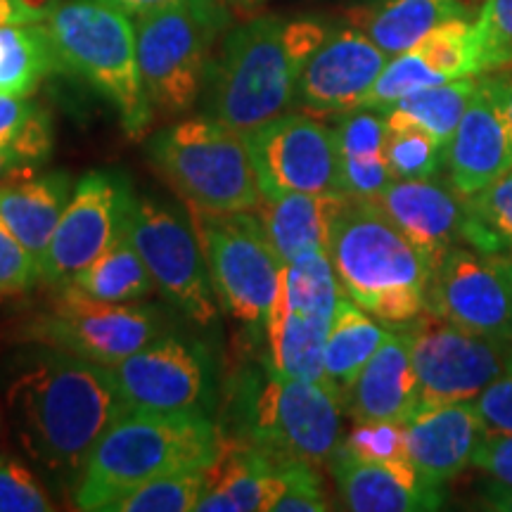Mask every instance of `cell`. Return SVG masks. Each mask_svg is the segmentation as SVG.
I'll return each mask as SVG.
<instances>
[{
    "instance_id": "4fadbf2b",
    "label": "cell",
    "mask_w": 512,
    "mask_h": 512,
    "mask_svg": "<svg viewBox=\"0 0 512 512\" xmlns=\"http://www.w3.org/2000/svg\"><path fill=\"white\" fill-rule=\"evenodd\" d=\"M413 323L408 332L418 408L475 401L512 358V342L467 332L427 309Z\"/></svg>"
},
{
    "instance_id": "f35d334b",
    "label": "cell",
    "mask_w": 512,
    "mask_h": 512,
    "mask_svg": "<svg viewBox=\"0 0 512 512\" xmlns=\"http://www.w3.org/2000/svg\"><path fill=\"white\" fill-rule=\"evenodd\" d=\"M53 503L22 460L0 453V512H48Z\"/></svg>"
},
{
    "instance_id": "f546056e",
    "label": "cell",
    "mask_w": 512,
    "mask_h": 512,
    "mask_svg": "<svg viewBox=\"0 0 512 512\" xmlns=\"http://www.w3.org/2000/svg\"><path fill=\"white\" fill-rule=\"evenodd\" d=\"M57 67L46 24L0 27V93L27 98Z\"/></svg>"
},
{
    "instance_id": "cb8c5ba5",
    "label": "cell",
    "mask_w": 512,
    "mask_h": 512,
    "mask_svg": "<svg viewBox=\"0 0 512 512\" xmlns=\"http://www.w3.org/2000/svg\"><path fill=\"white\" fill-rule=\"evenodd\" d=\"M278 498V463L238 437H221L219 453L207 467L197 510L273 512Z\"/></svg>"
},
{
    "instance_id": "6da1fadb",
    "label": "cell",
    "mask_w": 512,
    "mask_h": 512,
    "mask_svg": "<svg viewBox=\"0 0 512 512\" xmlns=\"http://www.w3.org/2000/svg\"><path fill=\"white\" fill-rule=\"evenodd\" d=\"M8 408L24 451L60 477H81L102 434L128 413L110 368L60 347L19 358Z\"/></svg>"
},
{
    "instance_id": "484cf974",
    "label": "cell",
    "mask_w": 512,
    "mask_h": 512,
    "mask_svg": "<svg viewBox=\"0 0 512 512\" xmlns=\"http://www.w3.org/2000/svg\"><path fill=\"white\" fill-rule=\"evenodd\" d=\"M72 192V178L62 171L0 185V221L34 254L38 268Z\"/></svg>"
},
{
    "instance_id": "7c38bea8",
    "label": "cell",
    "mask_w": 512,
    "mask_h": 512,
    "mask_svg": "<svg viewBox=\"0 0 512 512\" xmlns=\"http://www.w3.org/2000/svg\"><path fill=\"white\" fill-rule=\"evenodd\" d=\"M110 373L126 411L214 413V358L195 339L162 335L114 363Z\"/></svg>"
},
{
    "instance_id": "7dc6e473",
    "label": "cell",
    "mask_w": 512,
    "mask_h": 512,
    "mask_svg": "<svg viewBox=\"0 0 512 512\" xmlns=\"http://www.w3.org/2000/svg\"><path fill=\"white\" fill-rule=\"evenodd\" d=\"M496 79H498V83H501L505 107H508V114H510V121H512V64H510V67H505V69H498Z\"/></svg>"
},
{
    "instance_id": "e0dca14e",
    "label": "cell",
    "mask_w": 512,
    "mask_h": 512,
    "mask_svg": "<svg viewBox=\"0 0 512 512\" xmlns=\"http://www.w3.org/2000/svg\"><path fill=\"white\" fill-rule=\"evenodd\" d=\"M427 311L475 335L512 342V294L494 254L448 249L432 266Z\"/></svg>"
},
{
    "instance_id": "bcb514c9",
    "label": "cell",
    "mask_w": 512,
    "mask_h": 512,
    "mask_svg": "<svg viewBox=\"0 0 512 512\" xmlns=\"http://www.w3.org/2000/svg\"><path fill=\"white\" fill-rule=\"evenodd\" d=\"M107 3L117 5V8H121L124 12H131V15H143V12L162 8V5L174 3V0H107Z\"/></svg>"
},
{
    "instance_id": "1f68e13d",
    "label": "cell",
    "mask_w": 512,
    "mask_h": 512,
    "mask_svg": "<svg viewBox=\"0 0 512 512\" xmlns=\"http://www.w3.org/2000/svg\"><path fill=\"white\" fill-rule=\"evenodd\" d=\"M477 83L479 76H465V79L420 88V91L396 102L389 110H396L408 121L425 128L446 150L460 119H463L467 105H470L472 95L477 91Z\"/></svg>"
},
{
    "instance_id": "83f0119b",
    "label": "cell",
    "mask_w": 512,
    "mask_h": 512,
    "mask_svg": "<svg viewBox=\"0 0 512 512\" xmlns=\"http://www.w3.org/2000/svg\"><path fill=\"white\" fill-rule=\"evenodd\" d=\"M467 15L465 0H384L373 10L356 12L354 27L366 31L389 57H396L418 46L446 19Z\"/></svg>"
},
{
    "instance_id": "ba28073f",
    "label": "cell",
    "mask_w": 512,
    "mask_h": 512,
    "mask_svg": "<svg viewBox=\"0 0 512 512\" xmlns=\"http://www.w3.org/2000/svg\"><path fill=\"white\" fill-rule=\"evenodd\" d=\"M226 22L219 0H174L138 15V64L152 107L176 117L200 100Z\"/></svg>"
},
{
    "instance_id": "74e56055",
    "label": "cell",
    "mask_w": 512,
    "mask_h": 512,
    "mask_svg": "<svg viewBox=\"0 0 512 512\" xmlns=\"http://www.w3.org/2000/svg\"><path fill=\"white\" fill-rule=\"evenodd\" d=\"M330 510L316 467L306 463L278 465V498L273 512H325Z\"/></svg>"
},
{
    "instance_id": "681fc988",
    "label": "cell",
    "mask_w": 512,
    "mask_h": 512,
    "mask_svg": "<svg viewBox=\"0 0 512 512\" xmlns=\"http://www.w3.org/2000/svg\"><path fill=\"white\" fill-rule=\"evenodd\" d=\"M230 3H235L242 10H254L256 5H261V3H264V0H230Z\"/></svg>"
},
{
    "instance_id": "d6a6232c",
    "label": "cell",
    "mask_w": 512,
    "mask_h": 512,
    "mask_svg": "<svg viewBox=\"0 0 512 512\" xmlns=\"http://www.w3.org/2000/svg\"><path fill=\"white\" fill-rule=\"evenodd\" d=\"M460 235L486 254L512 247V166L489 188L467 197Z\"/></svg>"
},
{
    "instance_id": "8992f818",
    "label": "cell",
    "mask_w": 512,
    "mask_h": 512,
    "mask_svg": "<svg viewBox=\"0 0 512 512\" xmlns=\"http://www.w3.org/2000/svg\"><path fill=\"white\" fill-rule=\"evenodd\" d=\"M342 401L320 382L297 380L268 368L238 387V432L273 463L325 465L342 446Z\"/></svg>"
},
{
    "instance_id": "c3c4849f",
    "label": "cell",
    "mask_w": 512,
    "mask_h": 512,
    "mask_svg": "<svg viewBox=\"0 0 512 512\" xmlns=\"http://www.w3.org/2000/svg\"><path fill=\"white\" fill-rule=\"evenodd\" d=\"M494 256H496L498 266H501L505 280H508V287H510V294H512V247L505 249V252H498Z\"/></svg>"
},
{
    "instance_id": "836d02e7",
    "label": "cell",
    "mask_w": 512,
    "mask_h": 512,
    "mask_svg": "<svg viewBox=\"0 0 512 512\" xmlns=\"http://www.w3.org/2000/svg\"><path fill=\"white\" fill-rule=\"evenodd\" d=\"M384 124V157L392 178H432L437 174L446 150L434 136L396 110L384 112Z\"/></svg>"
},
{
    "instance_id": "44dd1931",
    "label": "cell",
    "mask_w": 512,
    "mask_h": 512,
    "mask_svg": "<svg viewBox=\"0 0 512 512\" xmlns=\"http://www.w3.org/2000/svg\"><path fill=\"white\" fill-rule=\"evenodd\" d=\"M330 467L349 510L427 512L444 503L441 486L422 477L413 463H370L339 446Z\"/></svg>"
},
{
    "instance_id": "52a82bcc",
    "label": "cell",
    "mask_w": 512,
    "mask_h": 512,
    "mask_svg": "<svg viewBox=\"0 0 512 512\" xmlns=\"http://www.w3.org/2000/svg\"><path fill=\"white\" fill-rule=\"evenodd\" d=\"M152 164L197 211H254L264 200L247 133L221 121L185 119L150 140Z\"/></svg>"
},
{
    "instance_id": "277c9868",
    "label": "cell",
    "mask_w": 512,
    "mask_h": 512,
    "mask_svg": "<svg viewBox=\"0 0 512 512\" xmlns=\"http://www.w3.org/2000/svg\"><path fill=\"white\" fill-rule=\"evenodd\" d=\"M330 259L344 294L382 323H413L427 309L430 261L375 202L351 197L332 228Z\"/></svg>"
},
{
    "instance_id": "ab89813d",
    "label": "cell",
    "mask_w": 512,
    "mask_h": 512,
    "mask_svg": "<svg viewBox=\"0 0 512 512\" xmlns=\"http://www.w3.org/2000/svg\"><path fill=\"white\" fill-rule=\"evenodd\" d=\"M41 278L34 254L15 238V233L0 221V294L27 290Z\"/></svg>"
},
{
    "instance_id": "4316f807",
    "label": "cell",
    "mask_w": 512,
    "mask_h": 512,
    "mask_svg": "<svg viewBox=\"0 0 512 512\" xmlns=\"http://www.w3.org/2000/svg\"><path fill=\"white\" fill-rule=\"evenodd\" d=\"M335 131L342 159V190L356 200H375L394 181L384 157V112L361 107L344 114Z\"/></svg>"
},
{
    "instance_id": "d6986e66",
    "label": "cell",
    "mask_w": 512,
    "mask_h": 512,
    "mask_svg": "<svg viewBox=\"0 0 512 512\" xmlns=\"http://www.w3.org/2000/svg\"><path fill=\"white\" fill-rule=\"evenodd\" d=\"M453 188L472 197L512 166V121L496 74L479 76L477 91L446 147Z\"/></svg>"
},
{
    "instance_id": "2e32d148",
    "label": "cell",
    "mask_w": 512,
    "mask_h": 512,
    "mask_svg": "<svg viewBox=\"0 0 512 512\" xmlns=\"http://www.w3.org/2000/svg\"><path fill=\"white\" fill-rule=\"evenodd\" d=\"M264 197L344 192L335 128L311 114H283L247 133Z\"/></svg>"
},
{
    "instance_id": "ffe728a7",
    "label": "cell",
    "mask_w": 512,
    "mask_h": 512,
    "mask_svg": "<svg viewBox=\"0 0 512 512\" xmlns=\"http://www.w3.org/2000/svg\"><path fill=\"white\" fill-rule=\"evenodd\" d=\"M370 202L427 256L430 266L437 264L463 233L465 202L430 178H394Z\"/></svg>"
},
{
    "instance_id": "d4e9b609",
    "label": "cell",
    "mask_w": 512,
    "mask_h": 512,
    "mask_svg": "<svg viewBox=\"0 0 512 512\" xmlns=\"http://www.w3.org/2000/svg\"><path fill=\"white\" fill-rule=\"evenodd\" d=\"M347 192H290V195L264 197L254 211L285 264L299 259L311 249L330 252L332 228L337 216L347 207Z\"/></svg>"
},
{
    "instance_id": "30bf717a",
    "label": "cell",
    "mask_w": 512,
    "mask_h": 512,
    "mask_svg": "<svg viewBox=\"0 0 512 512\" xmlns=\"http://www.w3.org/2000/svg\"><path fill=\"white\" fill-rule=\"evenodd\" d=\"M211 283L223 309L240 323L266 325L285 261L252 211L209 214L192 209Z\"/></svg>"
},
{
    "instance_id": "7402d4cb",
    "label": "cell",
    "mask_w": 512,
    "mask_h": 512,
    "mask_svg": "<svg viewBox=\"0 0 512 512\" xmlns=\"http://www.w3.org/2000/svg\"><path fill=\"white\" fill-rule=\"evenodd\" d=\"M484 432L486 427L475 401L418 408L406 422L408 456L422 477L444 486V482L472 465V456Z\"/></svg>"
},
{
    "instance_id": "e575fe53",
    "label": "cell",
    "mask_w": 512,
    "mask_h": 512,
    "mask_svg": "<svg viewBox=\"0 0 512 512\" xmlns=\"http://www.w3.org/2000/svg\"><path fill=\"white\" fill-rule=\"evenodd\" d=\"M207 467H190V470L171 472L150 482L126 491L117 501L110 503V512H188L197 510Z\"/></svg>"
},
{
    "instance_id": "9c48e42d",
    "label": "cell",
    "mask_w": 512,
    "mask_h": 512,
    "mask_svg": "<svg viewBox=\"0 0 512 512\" xmlns=\"http://www.w3.org/2000/svg\"><path fill=\"white\" fill-rule=\"evenodd\" d=\"M330 252L311 249L285 264L266 318L268 351L275 373L320 382L325 377V339L342 297Z\"/></svg>"
},
{
    "instance_id": "8d00e7d4",
    "label": "cell",
    "mask_w": 512,
    "mask_h": 512,
    "mask_svg": "<svg viewBox=\"0 0 512 512\" xmlns=\"http://www.w3.org/2000/svg\"><path fill=\"white\" fill-rule=\"evenodd\" d=\"M342 448L351 456L370 460V463H411L406 422H356L349 437L342 441Z\"/></svg>"
},
{
    "instance_id": "60d3db41",
    "label": "cell",
    "mask_w": 512,
    "mask_h": 512,
    "mask_svg": "<svg viewBox=\"0 0 512 512\" xmlns=\"http://www.w3.org/2000/svg\"><path fill=\"white\" fill-rule=\"evenodd\" d=\"M475 408L489 432H512V358L503 373L477 396Z\"/></svg>"
},
{
    "instance_id": "7a4b0ae2",
    "label": "cell",
    "mask_w": 512,
    "mask_h": 512,
    "mask_svg": "<svg viewBox=\"0 0 512 512\" xmlns=\"http://www.w3.org/2000/svg\"><path fill=\"white\" fill-rule=\"evenodd\" d=\"M330 29L318 19L264 15L235 27L211 64L207 117L240 133H252L283 117L297 100L304 64Z\"/></svg>"
},
{
    "instance_id": "b9f144b4",
    "label": "cell",
    "mask_w": 512,
    "mask_h": 512,
    "mask_svg": "<svg viewBox=\"0 0 512 512\" xmlns=\"http://www.w3.org/2000/svg\"><path fill=\"white\" fill-rule=\"evenodd\" d=\"M472 465L494 482L512 486V432H484L472 456Z\"/></svg>"
},
{
    "instance_id": "f1b7e54d",
    "label": "cell",
    "mask_w": 512,
    "mask_h": 512,
    "mask_svg": "<svg viewBox=\"0 0 512 512\" xmlns=\"http://www.w3.org/2000/svg\"><path fill=\"white\" fill-rule=\"evenodd\" d=\"M387 332L389 330H384L375 316L370 318L368 311L361 309L354 299L339 297L328 339H325V377L342 406L351 384L384 342Z\"/></svg>"
},
{
    "instance_id": "8fae6325",
    "label": "cell",
    "mask_w": 512,
    "mask_h": 512,
    "mask_svg": "<svg viewBox=\"0 0 512 512\" xmlns=\"http://www.w3.org/2000/svg\"><path fill=\"white\" fill-rule=\"evenodd\" d=\"M124 238L145 261L159 290L200 328L219 323L216 290L197 230L181 211L155 197L133 195Z\"/></svg>"
},
{
    "instance_id": "d590c367",
    "label": "cell",
    "mask_w": 512,
    "mask_h": 512,
    "mask_svg": "<svg viewBox=\"0 0 512 512\" xmlns=\"http://www.w3.org/2000/svg\"><path fill=\"white\" fill-rule=\"evenodd\" d=\"M475 27L479 72L491 74L512 64V0H482Z\"/></svg>"
},
{
    "instance_id": "5bb4252c",
    "label": "cell",
    "mask_w": 512,
    "mask_h": 512,
    "mask_svg": "<svg viewBox=\"0 0 512 512\" xmlns=\"http://www.w3.org/2000/svg\"><path fill=\"white\" fill-rule=\"evenodd\" d=\"M133 192L117 171H91L74 185L60 223L50 238L41 278L64 287L126 233Z\"/></svg>"
},
{
    "instance_id": "ac0fdd59",
    "label": "cell",
    "mask_w": 512,
    "mask_h": 512,
    "mask_svg": "<svg viewBox=\"0 0 512 512\" xmlns=\"http://www.w3.org/2000/svg\"><path fill=\"white\" fill-rule=\"evenodd\" d=\"M389 60L392 57L358 27L330 31L304 64L297 83V102L311 117L361 110Z\"/></svg>"
},
{
    "instance_id": "ee69618b",
    "label": "cell",
    "mask_w": 512,
    "mask_h": 512,
    "mask_svg": "<svg viewBox=\"0 0 512 512\" xmlns=\"http://www.w3.org/2000/svg\"><path fill=\"white\" fill-rule=\"evenodd\" d=\"M31 176H34V171L22 169V166L15 162V157H12L8 147H0V185L22 181V178H31Z\"/></svg>"
},
{
    "instance_id": "5b68a950",
    "label": "cell",
    "mask_w": 512,
    "mask_h": 512,
    "mask_svg": "<svg viewBox=\"0 0 512 512\" xmlns=\"http://www.w3.org/2000/svg\"><path fill=\"white\" fill-rule=\"evenodd\" d=\"M57 62L112 102L128 136H143L152 119L138 64L136 24L107 0H64L46 19Z\"/></svg>"
},
{
    "instance_id": "4dcf8cb0",
    "label": "cell",
    "mask_w": 512,
    "mask_h": 512,
    "mask_svg": "<svg viewBox=\"0 0 512 512\" xmlns=\"http://www.w3.org/2000/svg\"><path fill=\"white\" fill-rule=\"evenodd\" d=\"M69 287L83 292L86 297L100 299V302L124 304L138 302L152 294L157 283L131 242L121 238L100 259L83 268Z\"/></svg>"
},
{
    "instance_id": "9a60e30c",
    "label": "cell",
    "mask_w": 512,
    "mask_h": 512,
    "mask_svg": "<svg viewBox=\"0 0 512 512\" xmlns=\"http://www.w3.org/2000/svg\"><path fill=\"white\" fill-rule=\"evenodd\" d=\"M162 328L157 306L100 302L64 285L53 313L38 325L34 337L110 368L162 337Z\"/></svg>"
},
{
    "instance_id": "f6af8a7d",
    "label": "cell",
    "mask_w": 512,
    "mask_h": 512,
    "mask_svg": "<svg viewBox=\"0 0 512 512\" xmlns=\"http://www.w3.org/2000/svg\"><path fill=\"white\" fill-rule=\"evenodd\" d=\"M486 505L498 512H512V486L491 479L486 486Z\"/></svg>"
},
{
    "instance_id": "7bdbcfd3",
    "label": "cell",
    "mask_w": 512,
    "mask_h": 512,
    "mask_svg": "<svg viewBox=\"0 0 512 512\" xmlns=\"http://www.w3.org/2000/svg\"><path fill=\"white\" fill-rule=\"evenodd\" d=\"M34 110L36 105L27 98L0 93V147L12 143V138L22 131V126L27 124Z\"/></svg>"
},
{
    "instance_id": "3957f363",
    "label": "cell",
    "mask_w": 512,
    "mask_h": 512,
    "mask_svg": "<svg viewBox=\"0 0 512 512\" xmlns=\"http://www.w3.org/2000/svg\"><path fill=\"white\" fill-rule=\"evenodd\" d=\"M219 444L221 432L209 415L128 411L95 444L76 486V505L107 510L150 479L209 467Z\"/></svg>"
},
{
    "instance_id": "603a6c76",
    "label": "cell",
    "mask_w": 512,
    "mask_h": 512,
    "mask_svg": "<svg viewBox=\"0 0 512 512\" xmlns=\"http://www.w3.org/2000/svg\"><path fill=\"white\" fill-rule=\"evenodd\" d=\"M344 408L356 422H408L418 411V380L411 361V332H387L351 384Z\"/></svg>"
}]
</instances>
